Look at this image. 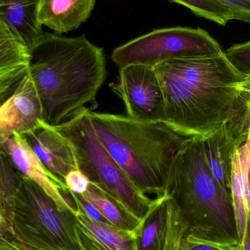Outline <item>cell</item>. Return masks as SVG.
Returning <instances> with one entry per match:
<instances>
[{
    "label": "cell",
    "mask_w": 250,
    "mask_h": 250,
    "mask_svg": "<svg viewBox=\"0 0 250 250\" xmlns=\"http://www.w3.org/2000/svg\"><path fill=\"white\" fill-rule=\"evenodd\" d=\"M163 89L166 124L188 138L214 135L230 117L242 76L226 54L166 60L154 67Z\"/></svg>",
    "instance_id": "1"
},
{
    "label": "cell",
    "mask_w": 250,
    "mask_h": 250,
    "mask_svg": "<svg viewBox=\"0 0 250 250\" xmlns=\"http://www.w3.org/2000/svg\"><path fill=\"white\" fill-rule=\"evenodd\" d=\"M30 54L29 73L47 124H62L95 103L107 76L104 48L85 35L65 38L44 32Z\"/></svg>",
    "instance_id": "2"
},
{
    "label": "cell",
    "mask_w": 250,
    "mask_h": 250,
    "mask_svg": "<svg viewBox=\"0 0 250 250\" xmlns=\"http://www.w3.org/2000/svg\"><path fill=\"white\" fill-rule=\"evenodd\" d=\"M88 117L95 135L131 182L145 195H164L175 156L189 138L164 123L126 115L89 108Z\"/></svg>",
    "instance_id": "3"
},
{
    "label": "cell",
    "mask_w": 250,
    "mask_h": 250,
    "mask_svg": "<svg viewBox=\"0 0 250 250\" xmlns=\"http://www.w3.org/2000/svg\"><path fill=\"white\" fill-rule=\"evenodd\" d=\"M165 194L182 213L188 234L240 244L231 195L213 176L206 159L204 140L189 138L176 153Z\"/></svg>",
    "instance_id": "4"
},
{
    "label": "cell",
    "mask_w": 250,
    "mask_h": 250,
    "mask_svg": "<svg viewBox=\"0 0 250 250\" xmlns=\"http://www.w3.org/2000/svg\"><path fill=\"white\" fill-rule=\"evenodd\" d=\"M88 111L86 107L70 120L53 127L70 144L78 169L90 183L143 220L157 204L158 198L151 199L141 192L117 166L95 135Z\"/></svg>",
    "instance_id": "5"
},
{
    "label": "cell",
    "mask_w": 250,
    "mask_h": 250,
    "mask_svg": "<svg viewBox=\"0 0 250 250\" xmlns=\"http://www.w3.org/2000/svg\"><path fill=\"white\" fill-rule=\"evenodd\" d=\"M9 233L17 239H37L67 250H80L73 213L60 211L41 187L21 175Z\"/></svg>",
    "instance_id": "6"
},
{
    "label": "cell",
    "mask_w": 250,
    "mask_h": 250,
    "mask_svg": "<svg viewBox=\"0 0 250 250\" xmlns=\"http://www.w3.org/2000/svg\"><path fill=\"white\" fill-rule=\"evenodd\" d=\"M224 53L207 31L175 26L156 29L117 47L111 60L119 69L133 64L154 67L172 59L212 57Z\"/></svg>",
    "instance_id": "7"
},
{
    "label": "cell",
    "mask_w": 250,
    "mask_h": 250,
    "mask_svg": "<svg viewBox=\"0 0 250 250\" xmlns=\"http://www.w3.org/2000/svg\"><path fill=\"white\" fill-rule=\"evenodd\" d=\"M110 88L124 103L126 116L144 123L166 124L163 89L154 67L128 65Z\"/></svg>",
    "instance_id": "8"
},
{
    "label": "cell",
    "mask_w": 250,
    "mask_h": 250,
    "mask_svg": "<svg viewBox=\"0 0 250 250\" xmlns=\"http://www.w3.org/2000/svg\"><path fill=\"white\" fill-rule=\"evenodd\" d=\"M188 225L174 201L164 194L143 219L138 250H182Z\"/></svg>",
    "instance_id": "9"
},
{
    "label": "cell",
    "mask_w": 250,
    "mask_h": 250,
    "mask_svg": "<svg viewBox=\"0 0 250 250\" xmlns=\"http://www.w3.org/2000/svg\"><path fill=\"white\" fill-rule=\"evenodd\" d=\"M41 120L42 105L28 70L14 92L0 105V147L13 133L25 135L35 129Z\"/></svg>",
    "instance_id": "10"
},
{
    "label": "cell",
    "mask_w": 250,
    "mask_h": 250,
    "mask_svg": "<svg viewBox=\"0 0 250 250\" xmlns=\"http://www.w3.org/2000/svg\"><path fill=\"white\" fill-rule=\"evenodd\" d=\"M18 172L23 177L29 179L41 187L45 193L51 197L62 211L75 214L77 207L69 190L64 191L57 185L28 144L24 135L13 133L1 146Z\"/></svg>",
    "instance_id": "11"
},
{
    "label": "cell",
    "mask_w": 250,
    "mask_h": 250,
    "mask_svg": "<svg viewBox=\"0 0 250 250\" xmlns=\"http://www.w3.org/2000/svg\"><path fill=\"white\" fill-rule=\"evenodd\" d=\"M23 135L53 180L63 190H68L64 183L65 177L71 170L78 169L70 144L53 126L42 120L35 129Z\"/></svg>",
    "instance_id": "12"
},
{
    "label": "cell",
    "mask_w": 250,
    "mask_h": 250,
    "mask_svg": "<svg viewBox=\"0 0 250 250\" xmlns=\"http://www.w3.org/2000/svg\"><path fill=\"white\" fill-rule=\"evenodd\" d=\"M73 215L80 250H138L141 229L127 231L93 221L79 208Z\"/></svg>",
    "instance_id": "13"
},
{
    "label": "cell",
    "mask_w": 250,
    "mask_h": 250,
    "mask_svg": "<svg viewBox=\"0 0 250 250\" xmlns=\"http://www.w3.org/2000/svg\"><path fill=\"white\" fill-rule=\"evenodd\" d=\"M41 0H0V20L32 51L44 32L38 19Z\"/></svg>",
    "instance_id": "14"
},
{
    "label": "cell",
    "mask_w": 250,
    "mask_h": 250,
    "mask_svg": "<svg viewBox=\"0 0 250 250\" xmlns=\"http://www.w3.org/2000/svg\"><path fill=\"white\" fill-rule=\"evenodd\" d=\"M96 0H41L38 19L58 35L75 30L92 14Z\"/></svg>",
    "instance_id": "15"
},
{
    "label": "cell",
    "mask_w": 250,
    "mask_h": 250,
    "mask_svg": "<svg viewBox=\"0 0 250 250\" xmlns=\"http://www.w3.org/2000/svg\"><path fill=\"white\" fill-rule=\"evenodd\" d=\"M204 146L206 159L213 176L231 195L232 162L240 146L227 122L214 135L204 140Z\"/></svg>",
    "instance_id": "16"
},
{
    "label": "cell",
    "mask_w": 250,
    "mask_h": 250,
    "mask_svg": "<svg viewBox=\"0 0 250 250\" xmlns=\"http://www.w3.org/2000/svg\"><path fill=\"white\" fill-rule=\"evenodd\" d=\"M250 163V143H247L236 150L232 162L231 198L241 245L250 217L247 184Z\"/></svg>",
    "instance_id": "17"
},
{
    "label": "cell",
    "mask_w": 250,
    "mask_h": 250,
    "mask_svg": "<svg viewBox=\"0 0 250 250\" xmlns=\"http://www.w3.org/2000/svg\"><path fill=\"white\" fill-rule=\"evenodd\" d=\"M82 195L93 204L113 226L131 232L141 229L143 220L137 218L120 203L95 185L90 183L87 190Z\"/></svg>",
    "instance_id": "18"
},
{
    "label": "cell",
    "mask_w": 250,
    "mask_h": 250,
    "mask_svg": "<svg viewBox=\"0 0 250 250\" xmlns=\"http://www.w3.org/2000/svg\"><path fill=\"white\" fill-rule=\"evenodd\" d=\"M21 175L4 150L0 147V211L12 232L15 198Z\"/></svg>",
    "instance_id": "19"
},
{
    "label": "cell",
    "mask_w": 250,
    "mask_h": 250,
    "mask_svg": "<svg viewBox=\"0 0 250 250\" xmlns=\"http://www.w3.org/2000/svg\"><path fill=\"white\" fill-rule=\"evenodd\" d=\"M30 57L27 47L0 20V76L29 65Z\"/></svg>",
    "instance_id": "20"
},
{
    "label": "cell",
    "mask_w": 250,
    "mask_h": 250,
    "mask_svg": "<svg viewBox=\"0 0 250 250\" xmlns=\"http://www.w3.org/2000/svg\"><path fill=\"white\" fill-rule=\"evenodd\" d=\"M226 122L240 146L250 143V95L240 92L234 108Z\"/></svg>",
    "instance_id": "21"
},
{
    "label": "cell",
    "mask_w": 250,
    "mask_h": 250,
    "mask_svg": "<svg viewBox=\"0 0 250 250\" xmlns=\"http://www.w3.org/2000/svg\"><path fill=\"white\" fill-rule=\"evenodd\" d=\"M188 7L194 14L225 26L233 20L229 8L217 0H169Z\"/></svg>",
    "instance_id": "22"
},
{
    "label": "cell",
    "mask_w": 250,
    "mask_h": 250,
    "mask_svg": "<svg viewBox=\"0 0 250 250\" xmlns=\"http://www.w3.org/2000/svg\"><path fill=\"white\" fill-rule=\"evenodd\" d=\"M0 248L2 250H67L37 239H17L9 233L0 236Z\"/></svg>",
    "instance_id": "23"
},
{
    "label": "cell",
    "mask_w": 250,
    "mask_h": 250,
    "mask_svg": "<svg viewBox=\"0 0 250 250\" xmlns=\"http://www.w3.org/2000/svg\"><path fill=\"white\" fill-rule=\"evenodd\" d=\"M225 54L232 65L242 76H250V41L234 44Z\"/></svg>",
    "instance_id": "24"
},
{
    "label": "cell",
    "mask_w": 250,
    "mask_h": 250,
    "mask_svg": "<svg viewBox=\"0 0 250 250\" xmlns=\"http://www.w3.org/2000/svg\"><path fill=\"white\" fill-rule=\"evenodd\" d=\"M182 250H242L240 244L226 243L187 235Z\"/></svg>",
    "instance_id": "25"
},
{
    "label": "cell",
    "mask_w": 250,
    "mask_h": 250,
    "mask_svg": "<svg viewBox=\"0 0 250 250\" xmlns=\"http://www.w3.org/2000/svg\"><path fill=\"white\" fill-rule=\"evenodd\" d=\"M28 70L29 65H23L0 76V105L14 92Z\"/></svg>",
    "instance_id": "26"
},
{
    "label": "cell",
    "mask_w": 250,
    "mask_h": 250,
    "mask_svg": "<svg viewBox=\"0 0 250 250\" xmlns=\"http://www.w3.org/2000/svg\"><path fill=\"white\" fill-rule=\"evenodd\" d=\"M230 10L233 20L250 26V0H217Z\"/></svg>",
    "instance_id": "27"
},
{
    "label": "cell",
    "mask_w": 250,
    "mask_h": 250,
    "mask_svg": "<svg viewBox=\"0 0 250 250\" xmlns=\"http://www.w3.org/2000/svg\"><path fill=\"white\" fill-rule=\"evenodd\" d=\"M69 192H70V195H71L77 208L80 211H82L88 218L93 220V221L98 222V223L111 225L101 214V211L93 204H91L87 200L85 199L82 195H77V194L73 193L70 191H69Z\"/></svg>",
    "instance_id": "28"
},
{
    "label": "cell",
    "mask_w": 250,
    "mask_h": 250,
    "mask_svg": "<svg viewBox=\"0 0 250 250\" xmlns=\"http://www.w3.org/2000/svg\"><path fill=\"white\" fill-rule=\"evenodd\" d=\"M64 183L70 192L77 195H83L90 185L88 178L79 169L71 170L66 176Z\"/></svg>",
    "instance_id": "29"
},
{
    "label": "cell",
    "mask_w": 250,
    "mask_h": 250,
    "mask_svg": "<svg viewBox=\"0 0 250 250\" xmlns=\"http://www.w3.org/2000/svg\"><path fill=\"white\" fill-rule=\"evenodd\" d=\"M236 89L239 92L250 95V76H245L236 85Z\"/></svg>",
    "instance_id": "30"
},
{
    "label": "cell",
    "mask_w": 250,
    "mask_h": 250,
    "mask_svg": "<svg viewBox=\"0 0 250 250\" xmlns=\"http://www.w3.org/2000/svg\"><path fill=\"white\" fill-rule=\"evenodd\" d=\"M242 250H250V215L248 220V226H247L246 232L245 237L242 243Z\"/></svg>",
    "instance_id": "31"
},
{
    "label": "cell",
    "mask_w": 250,
    "mask_h": 250,
    "mask_svg": "<svg viewBox=\"0 0 250 250\" xmlns=\"http://www.w3.org/2000/svg\"><path fill=\"white\" fill-rule=\"evenodd\" d=\"M6 233H10V229H9L8 226L6 223L4 216L0 211V233H1V235Z\"/></svg>",
    "instance_id": "32"
},
{
    "label": "cell",
    "mask_w": 250,
    "mask_h": 250,
    "mask_svg": "<svg viewBox=\"0 0 250 250\" xmlns=\"http://www.w3.org/2000/svg\"><path fill=\"white\" fill-rule=\"evenodd\" d=\"M248 204H249L250 215V163L249 165V168L248 172Z\"/></svg>",
    "instance_id": "33"
},
{
    "label": "cell",
    "mask_w": 250,
    "mask_h": 250,
    "mask_svg": "<svg viewBox=\"0 0 250 250\" xmlns=\"http://www.w3.org/2000/svg\"><path fill=\"white\" fill-rule=\"evenodd\" d=\"M0 250H1V248H0Z\"/></svg>",
    "instance_id": "34"
},
{
    "label": "cell",
    "mask_w": 250,
    "mask_h": 250,
    "mask_svg": "<svg viewBox=\"0 0 250 250\" xmlns=\"http://www.w3.org/2000/svg\"><path fill=\"white\" fill-rule=\"evenodd\" d=\"M0 236H1V233H0Z\"/></svg>",
    "instance_id": "35"
}]
</instances>
